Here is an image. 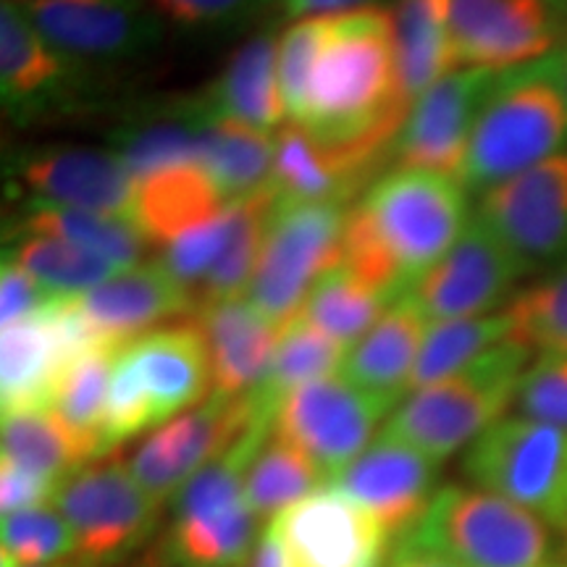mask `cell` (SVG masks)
Returning <instances> with one entry per match:
<instances>
[{
    "label": "cell",
    "mask_w": 567,
    "mask_h": 567,
    "mask_svg": "<svg viewBox=\"0 0 567 567\" xmlns=\"http://www.w3.org/2000/svg\"><path fill=\"white\" fill-rule=\"evenodd\" d=\"M457 176L389 168L347 213L342 264L386 302L405 297L471 224Z\"/></svg>",
    "instance_id": "1"
},
{
    "label": "cell",
    "mask_w": 567,
    "mask_h": 567,
    "mask_svg": "<svg viewBox=\"0 0 567 567\" xmlns=\"http://www.w3.org/2000/svg\"><path fill=\"white\" fill-rule=\"evenodd\" d=\"M396 74L392 11L368 9L329 17L300 124L329 147L386 155L408 116Z\"/></svg>",
    "instance_id": "2"
},
{
    "label": "cell",
    "mask_w": 567,
    "mask_h": 567,
    "mask_svg": "<svg viewBox=\"0 0 567 567\" xmlns=\"http://www.w3.org/2000/svg\"><path fill=\"white\" fill-rule=\"evenodd\" d=\"M567 151V82L559 48L496 71L460 172L467 193H486Z\"/></svg>",
    "instance_id": "3"
},
{
    "label": "cell",
    "mask_w": 567,
    "mask_h": 567,
    "mask_svg": "<svg viewBox=\"0 0 567 567\" xmlns=\"http://www.w3.org/2000/svg\"><path fill=\"white\" fill-rule=\"evenodd\" d=\"M534 358L528 347L505 339L465 371L410 392L408 400L394 408L384 431L444 463L507 417Z\"/></svg>",
    "instance_id": "4"
},
{
    "label": "cell",
    "mask_w": 567,
    "mask_h": 567,
    "mask_svg": "<svg viewBox=\"0 0 567 567\" xmlns=\"http://www.w3.org/2000/svg\"><path fill=\"white\" fill-rule=\"evenodd\" d=\"M394 542L439 551L460 567H549L551 528L505 496L444 486L429 513Z\"/></svg>",
    "instance_id": "5"
},
{
    "label": "cell",
    "mask_w": 567,
    "mask_h": 567,
    "mask_svg": "<svg viewBox=\"0 0 567 567\" xmlns=\"http://www.w3.org/2000/svg\"><path fill=\"white\" fill-rule=\"evenodd\" d=\"M255 452L250 439H237L176 492L166 542L176 567H237L250 559L264 534L245 496Z\"/></svg>",
    "instance_id": "6"
},
{
    "label": "cell",
    "mask_w": 567,
    "mask_h": 567,
    "mask_svg": "<svg viewBox=\"0 0 567 567\" xmlns=\"http://www.w3.org/2000/svg\"><path fill=\"white\" fill-rule=\"evenodd\" d=\"M350 208L352 205L344 203L276 195L264 250L247 289V300L276 326L300 313L318 276L339 264Z\"/></svg>",
    "instance_id": "7"
},
{
    "label": "cell",
    "mask_w": 567,
    "mask_h": 567,
    "mask_svg": "<svg viewBox=\"0 0 567 567\" xmlns=\"http://www.w3.org/2000/svg\"><path fill=\"white\" fill-rule=\"evenodd\" d=\"M471 486L499 494L567 534V431L507 415L465 450Z\"/></svg>",
    "instance_id": "8"
},
{
    "label": "cell",
    "mask_w": 567,
    "mask_h": 567,
    "mask_svg": "<svg viewBox=\"0 0 567 567\" xmlns=\"http://www.w3.org/2000/svg\"><path fill=\"white\" fill-rule=\"evenodd\" d=\"M59 507L76 536V557L92 567L116 565L151 538L158 502L137 484L130 463L95 460L59 486Z\"/></svg>",
    "instance_id": "9"
},
{
    "label": "cell",
    "mask_w": 567,
    "mask_h": 567,
    "mask_svg": "<svg viewBox=\"0 0 567 567\" xmlns=\"http://www.w3.org/2000/svg\"><path fill=\"white\" fill-rule=\"evenodd\" d=\"M394 405L334 373L284 396L274 417V434L305 452L323 473L326 484H331L371 444L375 425L394 413Z\"/></svg>",
    "instance_id": "10"
},
{
    "label": "cell",
    "mask_w": 567,
    "mask_h": 567,
    "mask_svg": "<svg viewBox=\"0 0 567 567\" xmlns=\"http://www.w3.org/2000/svg\"><path fill=\"white\" fill-rule=\"evenodd\" d=\"M476 216L528 271L567 266V151L481 193Z\"/></svg>",
    "instance_id": "11"
},
{
    "label": "cell",
    "mask_w": 567,
    "mask_h": 567,
    "mask_svg": "<svg viewBox=\"0 0 567 567\" xmlns=\"http://www.w3.org/2000/svg\"><path fill=\"white\" fill-rule=\"evenodd\" d=\"M21 203L80 208L134 224L137 179L116 151L84 145H42L11 163Z\"/></svg>",
    "instance_id": "12"
},
{
    "label": "cell",
    "mask_w": 567,
    "mask_h": 567,
    "mask_svg": "<svg viewBox=\"0 0 567 567\" xmlns=\"http://www.w3.org/2000/svg\"><path fill=\"white\" fill-rule=\"evenodd\" d=\"M528 268L478 216L439 264L410 289L431 323L492 316L507 305Z\"/></svg>",
    "instance_id": "13"
},
{
    "label": "cell",
    "mask_w": 567,
    "mask_h": 567,
    "mask_svg": "<svg viewBox=\"0 0 567 567\" xmlns=\"http://www.w3.org/2000/svg\"><path fill=\"white\" fill-rule=\"evenodd\" d=\"M252 421L255 413L247 396L229 400L210 392L200 405L172 417L142 439L130 457L132 476L161 505L176 496L203 465L229 450Z\"/></svg>",
    "instance_id": "14"
},
{
    "label": "cell",
    "mask_w": 567,
    "mask_h": 567,
    "mask_svg": "<svg viewBox=\"0 0 567 567\" xmlns=\"http://www.w3.org/2000/svg\"><path fill=\"white\" fill-rule=\"evenodd\" d=\"M565 21L549 0H450L455 69L507 71L555 53Z\"/></svg>",
    "instance_id": "15"
},
{
    "label": "cell",
    "mask_w": 567,
    "mask_h": 567,
    "mask_svg": "<svg viewBox=\"0 0 567 567\" xmlns=\"http://www.w3.org/2000/svg\"><path fill=\"white\" fill-rule=\"evenodd\" d=\"M51 45L76 63L130 61L155 51L163 24L151 0H19Z\"/></svg>",
    "instance_id": "16"
},
{
    "label": "cell",
    "mask_w": 567,
    "mask_h": 567,
    "mask_svg": "<svg viewBox=\"0 0 567 567\" xmlns=\"http://www.w3.org/2000/svg\"><path fill=\"white\" fill-rule=\"evenodd\" d=\"M494 76L496 71L488 69H455L431 84L410 105L392 142L389 166L429 168L460 179L473 126Z\"/></svg>",
    "instance_id": "17"
},
{
    "label": "cell",
    "mask_w": 567,
    "mask_h": 567,
    "mask_svg": "<svg viewBox=\"0 0 567 567\" xmlns=\"http://www.w3.org/2000/svg\"><path fill=\"white\" fill-rule=\"evenodd\" d=\"M268 528L295 567H384L392 547L384 526L334 486L281 509Z\"/></svg>",
    "instance_id": "18"
},
{
    "label": "cell",
    "mask_w": 567,
    "mask_h": 567,
    "mask_svg": "<svg viewBox=\"0 0 567 567\" xmlns=\"http://www.w3.org/2000/svg\"><path fill=\"white\" fill-rule=\"evenodd\" d=\"M434 457L381 431L371 444L331 481L337 492L371 513L389 536L413 530L439 494Z\"/></svg>",
    "instance_id": "19"
},
{
    "label": "cell",
    "mask_w": 567,
    "mask_h": 567,
    "mask_svg": "<svg viewBox=\"0 0 567 567\" xmlns=\"http://www.w3.org/2000/svg\"><path fill=\"white\" fill-rule=\"evenodd\" d=\"M80 66L42 38L19 0L0 3V101L6 118L30 126L61 111L74 97Z\"/></svg>",
    "instance_id": "20"
},
{
    "label": "cell",
    "mask_w": 567,
    "mask_h": 567,
    "mask_svg": "<svg viewBox=\"0 0 567 567\" xmlns=\"http://www.w3.org/2000/svg\"><path fill=\"white\" fill-rule=\"evenodd\" d=\"M84 316L105 342L126 347L174 318L193 313L197 297L163 266V260L118 271L80 297Z\"/></svg>",
    "instance_id": "21"
},
{
    "label": "cell",
    "mask_w": 567,
    "mask_h": 567,
    "mask_svg": "<svg viewBox=\"0 0 567 567\" xmlns=\"http://www.w3.org/2000/svg\"><path fill=\"white\" fill-rule=\"evenodd\" d=\"M193 321L208 344L213 394L229 400L250 396L266 379L281 326L247 297L197 305Z\"/></svg>",
    "instance_id": "22"
},
{
    "label": "cell",
    "mask_w": 567,
    "mask_h": 567,
    "mask_svg": "<svg viewBox=\"0 0 567 567\" xmlns=\"http://www.w3.org/2000/svg\"><path fill=\"white\" fill-rule=\"evenodd\" d=\"M126 354L151 400L155 423L187 413L213 392L210 358L195 321L168 323L126 344Z\"/></svg>",
    "instance_id": "23"
},
{
    "label": "cell",
    "mask_w": 567,
    "mask_h": 567,
    "mask_svg": "<svg viewBox=\"0 0 567 567\" xmlns=\"http://www.w3.org/2000/svg\"><path fill=\"white\" fill-rule=\"evenodd\" d=\"M279 38L274 27H266L229 55L221 74L200 92L210 118L268 134L281 130L287 109L279 87Z\"/></svg>",
    "instance_id": "24"
},
{
    "label": "cell",
    "mask_w": 567,
    "mask_h": 567,
    "mask_svg": "<svg viewBox=\"0 0 567 567\" xmlns=\"http://www.w3.org/2000/svg\"><path fill=\"white\" fill-rule=\"evenodd\" d=\"M429 326V316L415 297H400L389 305L373 329L347 350L342 375L365 392L400 402V396L410 392Z\"/></svg>",
    "instance_id": "25"
},
{
    "label": "cell",
    "mask_w": 567,
    "mask_h": 567,
    "mask_svg": "<svg viewBox=\"0 0 567 567\" xmlns=\"http://www.w3.org/2000/svg\"><path fill=\"white\" fill-rule=\"evenodd\" d=\"M226 205L229 203L200 161L179 163L137 182L134 224L151 245L166 247L195 226L216 218Z\"/></svg>",
    "instance_id": "26"
},
{
    "label": "cell",
    "mask_w": 567,
    "mask_h": 567,
    "mask_svg": "<svg viewBox=\"0 0 567 567\" xmlns=\"http://www.w3.org/2000/svg\"><path fill=\"white\" fill-rule=\"evenodd\" d=\"M396 74L408 109L431 84L455 71L450 38V0H396Z\"/></svg>",
    "instance_id": "27"
},
{
    "label": "cell",
    "mask_w": 567,
    "mask_h": 567,
    "mask_svg": "<svg viewBox=\"0 0 567 567\" xmlns=\"http://www.w3.org/2000/svg\"><path fill=\"white\" fill-rule=\"evenodd\" d=\"M344 358V347L334 342L329 334H323L308 316L297 313L295 318H289L279 331V342H276L266 379L247 396L255 417L274 423L284 396L310 384V381L342 371Z\"/></svg>",
    "instance_id": "28"
},
{
    "label": "cell",
    "mask_w": 567,
    "mask_h": 567,
    "mask_svg": "<svg viewBox=\"0 0 567 567\" xmlns=\"http://www.w3.org/2000/svg\"><path fill=\"white\" fill-rule=\"evenodd\" d=\"M0 444H3V460H11L13 465L59 486L92 460H101L53 408L3 413Z\"/></svg>",
    "instance_id": "29"
},
{
    "label": "cell",
    "mask_w": 567,
    "mask_h": 567,
    "mask_svg": "<svg viewBox=\"0 0 567 567\" xmlns=\"http://www.w3.org/2000/svg\"><path fill=\"white\" fill-rule=\"evenodd\" d=\"M13 234H51L69 239L111 260L122 271L140 266L151 247V239L140 231V226L126 218L48 203H24V213L13 224Z\"/></svg>",
    "instance_id": "30"
},
{
    "label": "cell",
    "mask_w": 567,
    "mask_h": 567,
    "mask_svg": "<svg viewBox=\"0 0 567 567\" xmlns=\"http://www.w3.org/2000/svg\"><path fill=\"white\" fill-rule=\"evenodd\" d=\"M274 200L276 189L268 182L258 193L237 197V200L229 203V237H226L224 250L208 276L197 287V305L247 297L255 268H258L260 250H264L266 224Z\"/></svg>",
    "instance_id": "31"
},
{
    "label": "cell",
    "mask_w": 567,
    "mask_h": 567,
    "mask_svg": "<svg viewBox=\"0 0 567 567\" xmlns=\"http://www.w3.org/2000/svg\"><path fill=\"white\" fill-rule=\"evenodd\" d=\"M3 258L63 297L87 295L122 271L87 247L51 234H13L11 243H6Z\"/></svg>",
    "instance_id": "32"
},
{
    "label": "cell",
    "mask_w": 567,
    "mask_h": 567,
    "mask_svg": "<svg viewBox=\"0 0 567 567\" xmlns=\"http://www.w3.org/2000/svg\"><path fill=\"white\" fill-rule=\"evenodd\" d=\"M276 140L268 132L210 118L203 132V166L226 203L258 193L271 182Z\"/></svg>",
    "instance_id": "33"
},
{
    "label": "cell",
    "mask_w": 567,
    "mask_h": 567,
    "mask_svg": "<svg viewBox=\"0 0 567 567\" xmlns=\"http://www.w3.org/2000/svg\"><path fill=\"white\" fill-rule=\"evenodd\" d=\"M389 305L392 302L373 292L339 260L337 266L318 276L300 313L308 316L323 334H329L344 350H350L373 329Z\"/></svg>",
    "instance_id": "34"
},
{
    "label": "cell",
    "mask_w": 567,
    "mask_h": 567,
    "mask_svg": "<svg viewBox=\"0 0 567 567\" xmlns=\"http://www.w3.org/2000/svg\"><path fill=\"white\" fill-rule=\"evenodd\" d=\"M509 339V318L505 310L478 318H457V321H436L429 326V334L417 354V365L410 381V392L439 384L467 365L481 354L494 350Z\"/></svg>",
    "instance_id": "35"
},
{
    "label": "cell",
    "mask_w": 567,
    "mask_h": 567,
    "mask_svg": "<svg viewBox=\"0 0 567 567\" xmlns=\"http://www.w3.org/2000/svg\"><path fill=\"white\" fill-rule=\"evenodd\" d=\"M326 478L313 460L289 444L279 434H271L255 455L245 478V496L255 515L276 517L281 509L323 488ZM329 486V484H326Z\"/></svg>",
    "instance_id": "36"
},
{
    "label": "cell",
    "mask_w": 567,
    "mask_h": 567,
    "mask_svg": "<svg viewBox=\"0 0 567 567\" xmlns=\"http://www.w3.org/2000/svg\"><path fill=\"white\" fill-rule=\"evenodd\" d=\"M118 352H122V347L105 344L76 358L63 375L53 402L55 413L66 421L76 436H82L97 452V457H105L103 423L105 408H109L113 360Z\"/></svg>",
    "instance_id": "37"
},
{
    "label": "cell",
    "mask_w": 567,
    "mask_h": 567,
    "mask_svg": "<svg viewBox=\"0 0 567 567\" xmlns=\"http://www.w3.org/2000/svg\"><path fill=\"white\" fill-rule=\"evenodd\" d=\"M509 339L534 354H567V266L520 289L505 308Z\"/></svg>",
    "instance_id": "38"
},
{
    "label": "cell",
    "mask_w": 567,
    "mask_h": 567,
    "mask_svg": "<svg viewBox=\"0 0 567 567\" xmlns=\"http://www.w3.org/2000/svg\"><path fill=\"white\" fill-rule=\"evenodd\" d=\"M0 542H3L0 549L11 551L21 567L76 557L74 528L59 507H34L3 515Z\"/></svg>",
    "instance_id": "39"
},
{
    "label": "cell",
    "mask_w": 567,
    "mask_h": 567,
    "mask_svg": "<svg viewBox=\"0 0 567 567\" xmlns=\"http://www.w3.org/2000/svg\"><path fill=\"white\" fill-rule=\"evenodd\" d=\"M329 38V17L295 19L279 38V87L289 122H297L305 109L310 76Z\"/></svg>",
    "instance_id": "40"
},
{
    "label": "cell",
    "mask_w": 567,
    "mask_h": 567,
    "mask_svg": "<svg viewBox=\"0 0 567 567\" xmlns=\"http://www.w3.org/2000/svg\"><path fill=\"white\" fill-rule=\"evenodd\" d=\"M155 413L145 389L140 384V375L134 371V363L126 354V347L113 360L111 386H109V408H105L103 423V452L116 450L118 444L140 436L142 431L155 429Z\"/></svg>",
    "instance_id": "41"
},
{
    "label": "cell",
    "mask_w": 567,
    "mask_h": 567,
    "mask_svg": "<svg viewBox=\"0 0 567 567\" xmlns=\"http://www.w3.org/2000/svg\"><path fill=\"white\" fill-rule=\"evenodd\" d=\"M281 0H151L163 24L193 34L245 30Z\"/></svg>",
    "instance_id": "42"
},
{
    "label": "cell",
    "mask_w": 567,
    "mask_h": 567,
    "mask_svg": "<svg viewBox=\"0 0 567 567\" xmlns=\"http://www.w3.org/2000/svg\"><path fill=\"white\" fill-rule=\"evenodd\" d=\"M226 237H229V205H226L224 213H218L216 218L195 226V229L176 237L172 245L163 247V266H166L184 287L193 289L197 297V287H200L213 264L218 260V255H221Z\"/></svg>",
    "instance_id": "43"
},
{
    "label": "cell",
    "mask_w": 567,
    "mask_h": 567,
    "mask_svg": "<svg viewBox=\"0 0 567 567\" xmlns=\"http://www.w3.org/2000/svg\"><path fill=\"white\" fill-rule=\"evenodd\" d=\"M520 415L567 431V354H536L517 389Z\"/></svg>",
    "instance_id": "44"
},
{
    "label": "cell",
    "mask_w": 567,
    "mask_h": 567,
    "mask_svg": "<svg viewBox=\"0 0 567 567\" xmlns=\"http://www.w3.org/2000/svg\"><path fill=\"white\" fill-rule=\"evenodd\" d=\"M55 297L59 295H53L38 279L21 271L17 264L3 258V268H0V323L3 329L42 313Z\"/></svg>",
    "instance_id": "45"
},
{
    "label": "cell",
    "mask_w": 567,
    "mask_h": 567,
    "mask_svg": "<svg viewBox=\"0 0 567 567\" xmlns=\"http://www.w3.org/2000/svg\"><path fill=\"white\" fill-rule=\"evenodd\" d=\"M59 494V484L34 476L11 460H0V509L3 515L21 513V509L48 507Z\"/></svg>",
    "instance_id": "46"
},
{
    "label": "cell",
    "mask_w": 567,
    "mask_h": 567,
    "mask_svg": "<svg viewBox=\"0 0 567 567\" xmlns=\"http://www.w3.org/2000/svg\"><path fill=\"white\" fill-rule=\"evenodd\" d=\"M375 6V0H281V9L289 19H308V17H339Z\"/></svg>",
    "instance_id": "47"
},
{
    "label": "cell",
    "mask_w": 567,
    "mask_h": 567,
    "mask_svg": "<svg viewBox=\"0 0 567 567\" xmlns=\"http://www.w3.org/2000/svg\"><path fill=\"white\" fill-rule=\"evenodd\" d=\"M384 567H460V565L452 563L450 557L439 555V551L394 542L392 547H389V559Z\"/></svg>",
    "instance_id": "48"
},
{
    "label": "cell",
    "mask_w": 567,
    "mask_h": 567,
    "mask_svg": "<svg viewBox=\"0 0 567 567\" xmlns=\"http://www.w3.org/2000/svg\"><path fill=\"white\" fill-rule=\"evenodd\" d=\"M243 567H295L292 559L287 557V551H284L281 542L274 536L271 528H266L264 534H260L258 544H255L250 559Z\"/></svg>",
    "instance_id": "49"
},
{
    "label": "cell",
    "mask_w": 567,
    "mask_h": 567,
    "mask_svg": "<svg viewBox=\"0 0 567 567\" xmlns=\"http://www.w3.org/2000/svg\"><path fill=\"white\" fill-rule=\"evenodd\" d=\"M27 567H92V565L84 563L82 557H69V559H61V563H51V565H27Z\"/></svg>",
    "instance_id": "50"
},
{
    "label": "cell",
    "mask_w": 567,
    "mask_h": 567,
    "mask_svg": "<svg viewBox=\"0 0 567 567\" xmlns=\"http://www.w3.org/2000/svg\"><path fill=\"white\" fill-rule=\"evenodd\" d=\"M551 6H555V11L559 13V17H563V21L567 24V0H549Z\"/></svg>",
    "instance_id": "51"
},
{
    "label": "cell",
    "mask_w": 567,
    "mask_h": 567,
    "mask_svg": "<svg viewBox=\"0 0 567 567\" xmlns=\"http://www.w3.org/2000/svg\"><path fill=\"white\" fill-rule=\"evenodd\" d=\"M559 59H563V71H565V82H567V34H565L563 45H559Z\"/></svg>",
    "instance_id": "52"
},
{
    "label": "cell",
    "mask_w": 567,
    "mask_h": 567,
    "mask_svg": "<svg viewBox=\"0 0 567 567\" xmlns=\"http://www.w3.org/2000/svg\"><path fill=\"white\" fill-rule=\"evenodd\" d=\"M549 567H565V565H555V563H551V565H549Z\"/></svg>",
    "instance_id": "53"
},
{
    "label": "cell",
    "mask_w": 567,
    "mask_h": 567,
    "mask_svg": "<svg viewBox=\"0 0 567 567\" xmlns=\"http://www.w3.org/2000/svg\"><path fill=\"white\" fill-rule=\"evenodd\" d=\"M565 567H567V565H565Z\"/></svg>",
    "instance_id": "54"
}]
</instances>
